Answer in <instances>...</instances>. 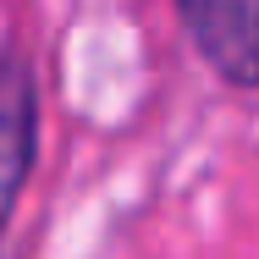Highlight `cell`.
<instances>
[{
  "label": "cell",
  "mask_w": 259,
  "mask_h": 259,
  "mask_svg": "<svg viewBox=\"0 0 259 259\" xmlns=\"http://www.w3.org/2000/svg\"><path fill=\"white\" fill-rule=\"evenodd\" d=\"M39 155V89L17 50L0 55V237Z\"/></svg>",
  "instance_id": "2"
},
{
  "label": "cell",
  "mask_w": 259,
  "mask_h": 259,
  "mask_svg": "<svg viewBox=\"0 0 259 259\" xmlns=\"http://www.w3.org/2000/svg\"><path fill=\"white\" fill-rule=\"evenodd\" d=\"M177 11L199 55L226 83L259 89V0H177Z\"/></svg>",
  "instance_id": "1"
}]
</instances>
